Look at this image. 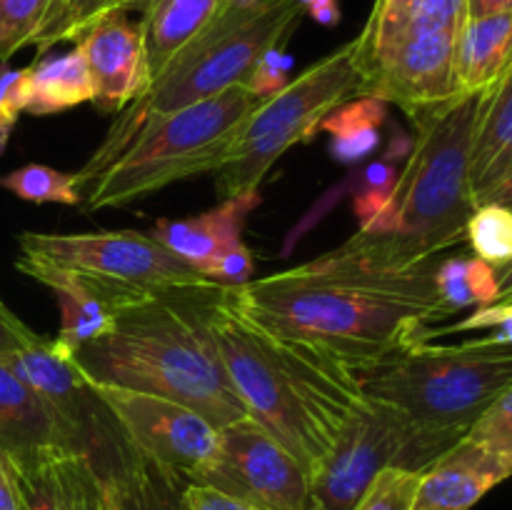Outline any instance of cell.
<instances>
[{
  "label": "cell",
  "instance_id": "obj_25",
  "mask_svg": "<svg viewBox=\"0 0 512 510\" xmlns=\"http://www.w3.org/2000/svg\"><path fill=\"white\" fill-rule=\"evenodd\" d=\"M435 293L445 315L465 308H485L498 298V270L480 258H448L435 265Z\"/></svg>",
  "mask_w": 512,
  "mask_h": 510
},
{
  "label": "cell",
  "instance_id": "obj_29",
  "mask_svg": "<svg viewBox=\"0 0 512 510\" xmlns=\"http://www.w3.org/2000/svg\"><path fill=\"white\" fill-rule=\"evenodd\" d=\"M63 510H108L103 483L85 453H65L55 458Z\"/></svg>",
  "mask_w": 512,
  "mask_h": 510
},
{
  "label": "cell",
  "instance_id": "obj_2",
  "mask_svg": "<svg viewBox=\"0 0 512 510\" xmlns=\"http://www.w3.org/2000/svg\"><path fill=\"white\" fill-rule=\"evenodd\" d=\"M483 98L485 93H458L405 113L415 135L388 205L335 255L378 270H408L463 243L478 208L470 150Z\"/></svg>",
  "mask_w": 512,
  "mask_h": 510
},
{
  "label": "cell",
  "instance_id": "obj_10",
  "mask_svg": "<svg viewBox=\"0 0 512 510\" xmlns=\"http://www.w3.org/2000/svg\"><path fill=\"white\" fill-rule=\"evenodd\" d=\"M458 443L423 428L393 405L363 398L310 473L308 510H355L383 470L423 473Z\"/></svg>",
  "mask_w": 512,
  "mask_h": 510
},
{
  "label": "cell",
  "instance_id": "obj_16",
  "mask_svg": "<svg viewBox=\"0 0 512 510\" xmlns=\"http://www.w3.org/2000/svg\"><path fill=\"white\" fill-rule=\"evenodd\" d=\"M0 453L10 463L83 453L78 430L0 360Z\"/></svg>",
  "mask_w": 512,
  "mask_h": 510
},
{
  "label": "cell",
  "instance_id": "obj_8",
  "mask_svg": "<svg viewBox=\"0 0 512 510\" xmlns=\"http://www.w3.org/2000/svg\"><path fill=\"white\" fill-rule=\"evenodd\" d=\"M303 15V0H238L223 5L128 110L138 118L173 113L233 85H245L270 50L288 43Z\"/></svg>",
  "mask_w": 512,
  "mask_h": 510
},
{
  "label": "cell",
  "instance_id": "obj_46",
  "mask_svg": "<svg viewBox=\"0 0 512 510\" xmlns=\"http://www.w3.org/2000/svg\"><path fill=\"white\" fill-rule=\"evenodd\" d=\"M495 303H512V263L498 268V298Z\"/></svg>",
  "mask_w": 512,
  "mask_h": 510
},
{
  "label": "cell",
  "instance_id": "obj_22",
  "mask_svg": "<svg viewBox=\"0 0 512 510\" xmlns=\"http://www.w3.org/2000/svg\"><path fill=\"white\" fill-rule=\"evenodd\" d=\"M512 68L510 13L468 18L455 45L458 93H485Z\"/></svg>",
  "mask_w": 512,
  "mask_h": 510
},
{
  "label": "cell",
  "instance_id": "obj_27",
  "mask_svg": "<svg viewBox=\"0 0 512 510\" xmlns=\"http://www.w3.org/2000/svg\"><path fill=\"white\" fill-rule=\"evenodd\" d=\"M0 188L10 190L15 198L28 200V203H58V205H78L83 200L75 175L55 170L43 163H28L23 168H15L10 173L0 175Z\"/></svg>",
  "mask_w": 512,
  "mask_h": 510
},
{
  "label": "cell",
  "instance_id": "obj_45",
  "mask_svg": "<svg viewBox=\"0 0 512 510\" xmlns=\"http://www.w3.org/2000/svg\"><path fill=\"white\" fill-rule=\"evenodd\" d=\"M483 203H498V205H505V208L512 210V170L505 175L503 180H500L498 185H495L493 190H490L488 195H485L483 200H480L478 205H483Z\"/></svg>",
  "mask_w": 512,
  "mask_h": 510
},
{
  "label": "cell",
  "instance_id": "obj_24",
  "mask_svg": "<svg viewBox=\"0 0 512 510\" xmlns=\"http://www.w3.org/2000/svg\"><path fill=\"white\" fill-rule=\"evenodd\" d=\"M88 100H93V80L78 45L28 65V115H55Z\"/></svg>",
  "mask_w": 512,
  "mask_h": 510
},
{
  "label": "cell",
  "instance_id": "obj_44",
  "mask_svg": "<svg viewBox=\"0 0 512 510\" xmlns=\"http://www.w3.org/2000/svg\"><path fill=\"white\" fill-rule=\"evenodd\" d=\"M305 13L313 15L315 20H320L323 25H333L338 23L340 10H338V0H310Z\"/></svg>",
  "mask_w": 512,
  "mask_h": 510
},
{
  "label": "cell",
  "instance_id": "obj_17",
  "mask_svg": "<svg viewBox=\"0 0 512 510\" xmlns=\"http://www.w3.org/2000/svg\"><path fill=\"white\" fill-rule=\"evenodd\" d=\"M3 363L15 375H20L30 388L38 390L78 430L85 453L90 438L98 433L108 410L100 403L83 370L78 368L73 353L65 350L55 338H40L38 343L8 355Z\"/></svg>",
  "mask_w": 512,
  "mask_h": 510
},
{
  "label": "cell",
  "instance_id": "obj_6",
  "mask_svg": "<svg viewBox=\"0 0 512 510\" xmlns=\"http://www.w3.org/2000/svg\"><path fill=\"white\" fill-rule=\"evenodd\" d=\"M353 375L365 398L393 405L423 428L463 440L512 385V345L485 335L458 345L418 340Z\"/></svg>",
  "mask_w": 512,
  "mask_h": 510
},
{
  "label": "cell",
  "instance_id": "obj_35",
  "mask_svg": "<svg viewBox=\"0 0 512 510\" xmlns=\"http://www.w3.org/2000/svg\"><path fill=\"white\" fill-rule=\"evenodd\" d=\"M28 105V68H0V153Z\"/></svg>",
  "mask_w": 512,
  "mask_h": 510
},
{
  "label": "cell",
  "instance_id": "obj_31",
  "mask_svg": "<svg viewBox=\"0 0 512 510\" xmlns=\"http://www.w3.org/2000/svg\"><path fill=\"white\" fill-rule=\"evenodd\" d=\"M10 470L18 490V510H63L55 458L10 463Z\"/></svg>",
  "mask_w": 512,
  "mask_h": 510
},
{
  "label": "cell",
  "instance_id": "obj_4",
  "mask_svg": "<svg viewBox=\"0 0 512 510\" xmlns=\"http://www.w3.org/2000/svg\"><path fill=\"white\" fill-rule=\"evenodd\" d=\"M208 323L250 418L313 473L365 398L353 370L268 333L225 293L208 305Z\"/></svg>",
  "mask_w": 512,
  "mask_h": 510
},
{
  "label": "cell",
  "instance_id": "obj_23",
  "mask_svg": "<svg viewBox=\"0 0 512 510\" xmlns=\"http://www.w3.org/2000/svg\"><path fill=\"white\" fill-rule=\"evenodd\" d=\"M143 13L138 20L143 28L145 53L150 75H158L168 60L188 45L223 8V0H123L120 10Z\"/></svg>",
  "mask_w": 512,
  "mask_h": 510
},
{
  "label": "cell",
  "instance_id": "obj_37",
  "mask_svg": "<svg viewBox=\"0 0 512 510\" xmlns=\"http://www.w3.org/2000/svg\"><path fill=\"white\" fill-rule=\"evenodd\" d=\"M253 268V253H250V248L243 240H238V243L230 245L228 250H223L215 258V263L205 270V278L235 288V285H245L248 280H253Z\"/></svg>",
  "mask_w": 512,
  "mask_h": 510
},
{
  "label": "cell",
  "instance_id": "obj_36",
  "mask_svg": "<svg viewBox=\"0 0 512 510\" xmlns=\"http://www.w3.org/2000/svg\"><path fill=\"white\" fill-rule=\"evenodd\" d=\"M468 330H490V335L485 338L495 340V343L512 345V303H493L485 305V308H475L473 315H468L465 320H460L458 325L445 330H428V340H433L435 335L443 333H468Z\"/></svg>",
  "mask_w": 512,
  "mask_h": 510
},
{
  "label": "cell",
  "instance_id": "obj_39",
  "mask_svg": "<svg viewBox=\"0 0 512 510\" xmlns=\"http://www.w3.org/2000/svg\"><path fill=\"white\" fill-rule=\"evenodd\" d=\"M40 338H43V335L30 330L28 325L0 300V360L18 353V350L28 348V345L38 343Z\"/></svg>",
  "mask_w": 512,
  "mask_h": 510
},
{
  "label": "cell",
  "instance_id": "obj_33",
  "mask_svg": "<svg viewBox=\"0 0 512 510\" xmlns=\"http://www.w3.org/2000/svg\"><path fill=\"white\" fill-rule=\"evenodd\" d=\"M418 483L420 473H413V470H383L355 510H410Z\"/></svg>",
  "mask_w": 512,
  "mask_h": 510
},
{
  "label": "cell",
  "instance_id": "obj_13",
  "mask_svg": "<svg viewBox=\"0 0 512 510\" xmlns=\"http://www.w3.org/2000/svg\"><path fill=\"white\" fill-rule=\"evenodd\" d=\"M93 390L125 443L178 478L188 480L213 458L220 428L198 410L163 395L118 385H93Z\"/></svg>",
  "mask_w": 512,
  "mask_h": 510
},
{
  "label": "cell",
  "instance_id": "obj_14",
  "mask_svg": "<svg viewBox=\"0 0 512 510\" xmlns=\"http://www.w3.org/2000/svg\"><path fill=\"white\" fill-rule=\"evenodd\" d=\"M15 268L55 293L60 315H63L60 333L55 340L70 353L108 333L120 310L148 298V295H155L150 290L103 278V275L88 273V270L45 263V260L25 258V255L15 260Z\"/></svg>",
  "mask_w": 512,
  "mask_h": 510
},
{
  "label": "cell",
  "instance_id": "obj_26",
  "mask_svg": "<svg viewBox=\"0 0 512 510\" xmlns=\"http://www.w3.org/2000/svg\"><path fill=\"white\" fill-rule=\"evenodd\" d=\"M120 3L123 0H53L48 18L43 20L30 45L43 55L63 40H78L103 15L120 10Z\"/></svg>",
  "mask_w": 512,
  "mask_h": 510
},
{
  "label": "cell",
  "instance_id": "obj_19",
  "mask_svg": "<svg viewBox=\"0 0 512 510\" xmlns=\"http://www.w3.org/2000/svg\"><path fill=\"white\" fill-rule=\"evenodd\" d=\"M512 475V460L463 438L420 473L410 510H473Z\"/></svg>",
  "mask_w": 512,
  "mask_h": 510
},
{
  "label": "cell",
  "instance_id": "obj_5",
  "mask_svg": "<svg viewBox=\"0 0 512 510\" xmlns=\"http://www.w3.org/2000/svg\"><path fill=\"white\" fill-rule=\"evenodd\" d=\"M260 103L245 85H233L173 113L138 118L125 110L75 175L80 193L88 188V210L125 208L180 180L215 173Z\"/></svg>",
  "mask_w": 512,
  "mask_h": 510
},
{
  "label": "cell",
  "instance_id": "obj_20",
  "mask_svg": "<svg viewBox=\"0 0 512 510\" xmlns=\"http://www.w3.org/2000/svg\"><path fill=\"white\" fill-rule=\"evenodd\" d=\"M260 205L258 190L223 198L218 208L203 215L183 220H158L153 228V238L163 243L170 253L205 275V270L215 263L223 250L235 245L243 233L248 215Z\"/></svg>",
  "mask_w": 512,
  "mask_h": 510
},
{
  "label": "cell",
  "instance_id": "obj_7",
  "mask_svg": "<svg viewBox=\"0 0 512 510\" xmlns=\"http://www.w3.org/2000/svg\"><path fill=\"white\" fill-rule=\"evenodd\" d=\"M465 20V0H375L355 38L360 95L403 113L458 95L455 45Z\"/></svg>",
  "mask_w": 512,
  "mask_h": 510
},
{
  "label": "cell",
  "instance_id": "obj_41",
  "mask_svg": "<svg viewBox=\"0 0 512 510\" xmlns=\"http://www.w3.org/2000/svg\"><path fill=\"white\" fill-rule=\"evenodd\" d=\"M380 143V130H360L353 135H340L330 143V155L338 163H358L360 158L373 153Z\"/></svg>",
  "mask_w": 512,
  "mask_h": 510
},
{
  "label": "cell",
  "instance_id": "obj_21",
  "mask_svg": "<svg viewBox=\"0 0 512 510\" xmlns=\"http://www.w3.org/2000/svg\"><path fill=\"white\" fill-rule=\"evenodd\" d=\"M512 170V68L485 90L470 150V188L475 203Z\"/></svg>",
  "mask_w": 512,
  "mask_h": 510
},
{
  "label": "cell",
  "instance_id": "obj_12",
  "mask_svg": "<svg viewBox=\"0 0 512 510\" xmlns=\"http://www.w3.org/2000/svg\"><path fill=\"white\" fill-rule=\"evenodd\" d=\"M185 483L263 510L310 508V473L250 415L220 428L213 458Z\"/></svg>",
  "mask_w": 512,
  "mask_h": 510
},
{
  "label": "cell",
  "instance_id": "obj_48",
  "mask_svg": "<svg viewBox=\"0 0 512 510\" xmlns=\"http://www.w3.org/2000/svg\"><path fill=\"white\" fill-rule=\"evenodd\" d=\"M228 3H238V0H223V5H228Z\"/></svg>",
  "mask_w": 512,
  "mask_h": 510
},
{
  "label": "cell",
  "instance_id": "obj_28",
  "mask_svg": "<svg viewBox=\"0 0 512 510\" xmlns=\"http://www.w3.org/2000/svg\"><path fill=\"white\" fill-rule=\"evenodd\" d=\"M465 240L475 258L485 260L495 270L512 263V210L498 203H483L470 215Z\"/></svg>",
  "mask_w": 512,
  "mask_h": 510
},
{
  "label": "cell",
  "instance_id": "obj_38",
  "mask_svg": "<svg viewBox=\"0 0 512 510\" xmlns=\"http://www.w3.org/2000/svg\"><path fill=\"white\" fill-rule=\"evenodd\" d=\"M285 70H288V58H285L283 48H273L250 73L245 88L250 93H255L258 98H270L278 90H283L288 85V78H285Z\"/></svg>",
  "mask_w": 512,
  "mask_h": 510
},
{
  "label": "cell",
  "instance_id": "obj_18",
  "mask_svg": "<svg viewBox=\"0 0 512 510\" xmlns=\"http://www.w3.org/2000/svg\"><path fill=\"white\" fill-rule=\"evenodd\" d=\"M85 455L103 483L108 510H168V498L178 483L175 473L135 453L115 428L113 418L90 440Z\"/></svg>",
  "mask_w": 512,
  "mask_h": 510
},
{
  "label": "cell",
  "instance_id": "obj_40",
  "mask_svg": "<svg viewBox=\"0 0 512 510\" xmlns=\"http://www.w3.org/2000/svg\"><path fill=\"white\" fill-rule=\"evenodd\" d=\"M183 503L188 510H263L243 503V500L230 498V495L218 493L213 488H205V485L190 483L183 485Z\"/></svg>",
  "mask_w": 512,
  "mask_h": 510
},
{
  "label": "cell",
  "instance_id": "obj_15",
  "mask_svg": "<svg viewBox=\"0 0 512 510\" xmlns=\"http://www.w3.org/2000/svg\"><path fill=\"white\" fill-rule=\"evenodd\" d=\"M78 50L88 63L93 80L90 103L100 113H120L150 88V65L140 23L125 10H113L90 25L78 40Z\"/></svg>",
  "mask_w": 512,
  "mask_h": 510
},
{
  "label": "cell",
  "instance_id": "obj_47",
  "mask_svg": "<svg viewBox=\"0 0 512 510\" xmlns=\"http://www.w3.org/2000/svg\"><path fill=\"white\" fill-rule=\"evenodd\" d=\"M183 485H185V480H178V483L173 485V490H170V498H168V510H188L183 503Z\"/></svg>",
  "mask_w": 512,
  "mask_h": 510
},
{
  "label": "cell",
  "instance_id": "obj_30",
  "mask_svg": "<svg viewBox=\"0 0 512 510\" xmlns=\"http://www.w3.org/2000/svg\"><path fill=\"white\" fill-rule=\"evenodd\" d=\"M50 8L53 0H0V63L30 45Z\"/></svg>",
  "mask_w": 512,
  "mask_h": 510
},
{
  "label": "cell",
  "instance_id": "obj_11",
  "mask_svg": "<svg viewBox=\"0 0 512 510\" xmlns=\"http://www.w3.org/2000/svg\"><path fill=\"white\" fill-rule=\"evenodd\" d=\"M20 255L45 263L70 265L103 278L120 280L150 293H195L215 290L213 283L170 253L153 235L135 230H100V233H20Z\"/></svg>",
  "mask_w": 512,
  "mask_h": 510
},
{
  "label": "cell",
  "instance_id": "obj_9",
  "mask_svg": "<svg viewBox=\"0 0 512 510\" xmlns=\"http://www.w3.org/2000/svg\"><path fill=\"white\" fill-rule=\"evenodd\" d=\"M363 73L355 40L310 65L283 90L265 98L235 138L225 163L215 170L223 198L258 190L265 175L293 145L305 143L338 105L358 98Z\"/></svg>",
  "mask_w": 512,
  "mask_h": 510
},
{
  "label": "cell",
  "instance_id": "obj_34",
  "mask_svg": "<svg viewBox=\"0 0 512 510\" xmlns=\"http://www.w3.org/2000/svg\"><path fill=\"white\" fill-rule=\"evenodd\" d=\"M385 115H388V103L378 98H368V95H358V98L338 105L320 123V130L330 133L333 138L360 133V130H380V125L385 123Z\"/></svg>",
  "mask_w": 512,
  "mask_h": 510
},
{
  "label": "cell",
  "instance_id": "obj_1",
  "mask_svg": "<svg viewBox=\"0 0 512 510\" xmlns=\"http://www.w3.org/2000/svg\"><path fill=\"white\" fill-rule=\"evenodd\" d=\"M433 273V260L378 270L330 250L298 268L225 285V298L268 333L360 370L428 340L430 323L448 318Z\"/></svg>",
  "mask_w": 512,
  "mask_h": 510
},
{
  "label": "cell",
  "instance_id": "obj_43",
  "mask_svg": "<svg viewBox=\"0 0 512 510\" xmlns=\"http://www.w3.org/2000/svg\"><path fill=\"white\" fill-rule=\"evenodd\" d=\"M468 18H483V15L510 13L512 0H465Z\"/></svg>",
  "mask_w": 512,
  "mask_h": 510
},
{
  "label": "cell",
  "instance_id": "obj_3",
  "mask_svg": "<svg viewBox=\"0 0 512 510\" xmlns=\"http://www.w3.org/2000/svg\"><path fill=\"white\" fill-rule=\"evenodd\" d=\"M225 293H155L115 315L113 328L73 353L93 385L143 390L198 410L213 425L245 418L208 323V305Z\"/></svg>",
  "mask_w": 512,
  "mask_h": 510
},
{
  "label": "cell",
  "instance_id": "obj_42",
  "mask_svg": "<svg viewBox=\"0 0 512 510\" xmlns=\"http://www.w3.org/2000/svg\"><path fill=\"white\" fill-rule=\"evenodd\" d=\"M0 510H18V490H15L13 470L8 458L0 453Z\"/></svg>",
  "mask_w": 512,
  "mask_h": 510
},
{
  "label": "cell",
  "instance_id": "obj_32",
  "mask_svg": "<svg viewBox=\"0 0 512 510\" xmlns=\"http://www.w3.org/2000/svg\"><path fill=\"white\" fill-rule=\"evenodd\" d=\"M465 438L493 450L500 458L512 460V385L488 405Z\"/></svg>",
  "mask_w": 512,
  "mask_h": 510
}]
</instances>
